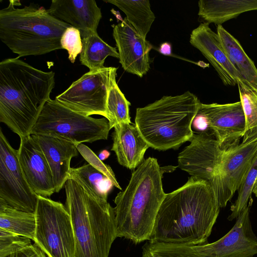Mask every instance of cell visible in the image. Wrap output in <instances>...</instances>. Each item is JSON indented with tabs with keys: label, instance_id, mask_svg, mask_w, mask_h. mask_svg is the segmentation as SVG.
Returning <instances> with one entry per match:
<instances>
[{
	"label": "cell",
	"instance_id": "38",
	"mask_svg": "<svg viewBox=\"0 0 257 257\" xmlns=\"http://www.w3.org/2000/svg\"><path fill=\"white\" fill-rule=\"evenodd\" d=\"M252 193H253L255 196L257 197V179L253 188Z\"/></svg>",
	"mask_w": 257,
	"mask_h": 257
},
{
	"label": "cell",
	"instance_id": "17",
	"mask_svg": "<svg viewBox=\"0 0 257 257\" xmlns=\"http://www.w3.org/2000/svg\"><path fill=\"white\" fill-rule=\"evenodd\" d=\"M190 43L209 61L224 85L235 86L238 80H243L229 62L218 34L211 29L209 24L204 22L194 29Z\"/></svg>",
	"mask_w": 257,
	"mask_h": 257
},
{
	"label": "cell",
	"instance_id": "31",
	"mask_svg": "<svg viewBox=\"0 0 257 257\" xmlns=\"http://www.w3.org/2000/svg\"><path fill=\"white\" fill-rule=\"evenodd\" d=\"M31 240L0 229V257H5L32 244Z\"/></svg>",
	"mask_w": 257,
	"mask_h": 257
},
{
	"label": "cell",
	"instance_id": "28",
	"mask_svg": "<svg viewBox=\"0 0 257 257\" xmlns=\"http://www.w3.org/2000/svg\"><path fill=\"white\" fill-rule=\"evenodd\" d=\"M131 103L119 89L116 79L109 89L107 103L106 113L110 129L120 123L132 122L129 113Z\"/></svg>",
	"mask_w": 257,
	"mask_h": 257
},
{
	"label": "cell",
	"instance_id": "22",
	"mask_svg": "<svg viewBox=\"0 0 257 257\" xmlns=\"http://www.w3.org/2000/svg\"><path fill=\"white\" fill-rule=\"evenodd\" d=\"M217 34L227 57L243 80L257 87V68L241 44L222 25H218Z\"/></svg>",
	"mask_w": 257,
	"mask_h": 257
},
{
	"label": "cell",
	"instance_id": "13",
	"mask_svg": "<svg viewBox=\"0 0 257 257\" xmlns=\"http://www.w3.org/2000/svg\"><path fill=\"white\" fill-rule=\"evenodd\" d=\"M197 114L205 118L222 150L239 144L244 135L246 120L240 101L226 104L201 103Z\"/></svg>",
	"mask_w": 257,
	"mask_h": 257
},
{
	"label": "cell",
	"instance_id": "26",
	"mask_svg": "<svg viewBox=\"0 0 257 257\" xmlns=\"http://www.w3.org/2000/svg\"><path fill=\"white\" fill-rule=\"evenodd\" d=\"M82 50L79 60L81 64L88 67L89 71L95 70L104 66L105 59L108 56L118 58L116 48L105 42L94 32L82 39Z\"/></svg>",
	"mask_w": 257,
	"mask_h": 257
},
{
	"label": "cell",
	"instance_id": "6",
	"mask_svg": "<svg viewBox=\"0 0 257 257\" xmlns=\"http://www.w3.org/2000/svg\"><path fill=\"white\" fill-rule=\"evenodd\" d=\"M201 103L189 91L164 96L138 108L135 124L150 147L159 151L177 149L192 138V124Z\"/></svg>",
	"mask_w": 257,
	"mask_h": 257
},
{
	"label": "cell",
	"instance_id": "29",
	"mask_svg": "<svg viewBox=\"0 0 257 257\" xmlns=\"http://www.w3.org/2000/svg\"><path fill=\"white\" fill-rule=\"evenodd\" d=\"M142 249L141 257H202L189 245L148 241Z\"/></svg>",
	"mask_w": 257,
	"mask_h": 257
},
{
	"label": "cell",
	"instance_id": "1",
	"mask_svg": "<svg viewBox=\"0 0 257 257\" xmlns=\"http://www.w3.org/2000/svg\"><path fill=\"white\" fill-rule=\"evenodd\" d=\"M220 208L212 186L191 176L182 187L166 194L149 241L191 246L204 244Z\"/></svg>",
	"mask_w": 257,
	"mask_h": 257
},
{
	"label": "cell",
	"instance_id": "30",
	"mask_svg": "<svg viewBox=\"0 0 257 257\" xmlns=\"http://www.w3.org/2000/svg\"><path fill=\"white\" fill-rule=\"evenodd\" d=\"M256 179L257 153L242 183L238 189L237 198L234 203L231 206V213L228 217L229 220L236 218L242 211L247 206Z\"/></svg>",
	"mask_w": 257,
	"mask_h": 257
},
{
	"label": "cell",
	"instance_id": "24",
	"mask_svg": "<svg viewBox=\"0 0 257 257\" xmlns=\"http://www.w3.org/2000/svg\"><path fill=\"white\" fill-rule=\"evenodd\" d=\"M0 229L33 240L35 214L17 209L0 201Z\"/></svg>",
	"mask_w": 257,
	"mask_h": 257
},
{
	"label": "cell",
	"instance_id": "34",
	"mask_svg": "<svg viewBox=\"0 0 257 257\" xmlns=\"http://www.w3.org/2000/svg\"><path fill=\"white\" fill-rule=\"evenodd\" d=\"M46 254L35 243L27 245L5 257H47Z\"/></svg>",
	"mask_w": 257,
	"mask_h": 257
},
{
	"label": "cell",
	"instance_id": "33",
	"mask_svg": "<svg viewBox=\"0 0 257 257\" xmlns=\"http://www.w3.org/2000/svg\"><path fill=\"white\" fill-rule=\"evenodd\" d=\"M77 150L82 157L88 162L89 164L108 178L111 181L114 187L120 190L121 189L116 180L114 173L108 165L104 164L98 157L96 156L86 146L80 144L77 146Z\"/></svg>",
	"mask_w": 257,
	"mask_h": 257
},
{
	"label": "cell",
	"instance_id": "7",
	"mask_svg": "<svg viewBox=\"0 0 257 257\" xmlns=\"http://www.w3.org/2000/svg\"><path fill=\"white\" fill-rule=\"evenodd\" d=\"M110 130L106 118H95L80 114L50 98L31 135L58 137L78 146L82 143L107 140Z\"/></svg>",
	"mask_w": 257,
	"mask_h": 257
},
{
	"label": "cell",
	"instance_id": "27",
	"mask_svg": "<svg viewBox=\"0 0 257 257\" xmlns=\"http://www.w3.org/2000/svg\"><path fill=\"white\" fill-rule=\"evenodd\" d=\"M240 101L246 120L242 142L257 139V87L244 80L237 81Z\"/></svg>",
	"mask_w": 257,
	"mask_h": 257
},
{
	"label": "cell",
	"instance_id": "5",
	"mask_svg": "<svg viewBox=\"0 0 257 257\" xmlns=\"http://www.w3.org/2000/svg\"><path fill=\"white\" fill-rule=\"evenodd\" d=\"M11 0L0 11V39L18 57L38 56L62 49L61 37L71 26L51 16L47 10L32 4L18 8Z\"/></svg>",
	"mask_w": 257,
	"mask_h": 257
},
{
	"label": "cell",
	"instance_id": "4",
	"mask_svg": "<svg viewBox=\"0 0 257 257\" xmlns=\"http://www.w3.org/2000/svg\"><path fill=\"white\" fill-rule=\"evenodd\" d=\"M65 206L70 215L75 257H108L117 237L114 208L86 191L74 179L64 185Z\"/></svg>",
	"mask_w": 257,
	"mask_h": 257
},
{
	"label": "cell",
	"instance_id": "36",
	"mask_svg": "<svg viewBox=\"0 0 257 257\" xmlns=\"http://www.w3.org/2000/svg\"><path fill=\"white\" fill-rule=\"evenodd\" d=\"M159 52L164 55H171L172 53L171 45L168 42L162 43L160 47Z\"/></svg>",
	"mask_w": 257,
	"mask_h": 257
},
{
	"label": "cell",
	"instance_id": "37",
	"mask_svg": "<svg viewBox=\"0 0 257 257\" xmlns=\"http://www.w3.org/2000/svg\"><path fill=\"white\" fill-rule=\"evenodd\" d=\"M110 153L108 151L104 150L99 153L98 158L101 161H103L107 159Z\"/></svg>",
	"mask_w": 257,
	"mask_h": 257
},
{
	"label": "cell",
	"instance_id": "32",
	"mask_svg": "<svg viewBox=\"0 0 257 257\" xmlns=\"http://www.w3.org/2000/svg\"><path fill=\"white\" fill-rule=\"evenodd\" d=\"M62 49L67 51L68 59L73 63L82 50V42L80 31L70 26L63 33L60 40Z\"/></svg>",
	"mask_w": 257,
	"mask_h": 257
},
{
	"label": "cell",
	"instance_id": "11",
	"mask_svg": "<svg viewBox=\"0 0 257 257\" xmlns=\"http://www.w3.org/2000/svg\"><path fill=\"white\" fill-rule=\"evenodd\" d=\"M189 142L179 154L178 167L207 182L215 191L223 150L213 135L208 132L194 133Z\"/></svg>",
	"mask_w": 257,
	"mask_h": 257
},
{
	"label": "cell",
	"instance_id": "21",
	"mask_svg": "<svg viewBox=\"0 0 257 257\" xmlns=\"http://www.w3.org/2000/svg\"><path fill=\"white\" fill-rule=\"evenodd\" d=\"M199 17L208 24L218 25L242 13L257 11V0H200Z\"/></svg>",
	"mask_w": 257,
	"mask_h": 257
},
{
	"label": "cell",
	"instance_id": "35",
	"mask_svg": "<svg viewBox=\"0 0 257 257\" xmlns=\"http://www.w3.org/2000/svg\"><path fill=\"white\" fill-rule=\"evenodd\" d=\"M194 128L202 131L201 132H207L206 131L208 128V124L205 118L201 115L197 114L194 118L193 123Z\"/></svg>",
	"mask_w": 257,
	"mask_h": 257
},
{
	"label": "cell",
	"instance_id": "20",
	"mask_svg": "<svg viewBox=\"0 0 257 257\" xmlns=\"http://www.w3.org/2000/svg\"><path fill=\"white\" fill-rule=\"evenodd\" d=\"M113 128L111 150L114 152L120 165L129 169H136L145 160L149 145L135 124L122 122Z\"/></svg>",
	"mask_w": 257,
	"mask_h": 257
},
{
	"label": "cell",
	"instance_id": "15",
	"mask_svg": "<svg viewBox=\"0 0 257 257\" xmlns=\"http://www.w3.org/2000/svg\"><path fill=\"white\" fill-rule=\"evenodd\" d=\"M113 37L124 71L142 77L150 68L149 53L153 46L142 37L125 18L113 29Z\"/></svg>",
	"mask_w": 257,
	"mask_h": 257
},
{
	"label": "cell",
	"instance_id": "3",
	"mask_svg": "<svg viewBox=\"0 0 257 257\" xmlns=\"http://www.w3.org/2000/svg\"><path fill=\"white\" fill-rule=\"evenodd\" d=\"M166 171L157 159L149 157L133 172L127 186L114 200L117 237L136 244L150 240L166 195L162 184Z\"/></svg>",
	"mask_w": 257,
	"mask_h": 257
},
{
	"label": "cell",
	"instance_id": "12",
	"mask_svg": "<svg viewBox=\"0 0 257 257\" xmlns=\"http://www.w3.org/2000/svg\"><path fill=\"white\" fill-rule=\"evenodd\" d=\"M256 153L257 139L223 150L215 191L220 208L239 189Z\"/></svg>",
	"mask_w": 257,
	"mask_h": 257
},
{
	"label": "cell",
	"instance_id": "18",
	"mask_svg": "<svg viewBox=\"0 0 257 257\" xmlns=\"http://www.w3.org/2000/svg\"><path fill=\"white\" fill-rule=\"evenodd\" d=\"M49 14L78 29L82 38L97 32L102 18L100 9L94 0H53Z\"/></svg>",
	"mask_w": 257,
	"mask_h": 257
},
{
	"label": "cell",
	"instance_id": "16",
	"mask_svg": "<svg viewBox=\"0 0 257 257\" xmlns=\"http://www.w3.org/2000/svg\"><path fill=\"white\" fill-rule=\"evenodd\" d=\"M19 163L25 178L38 196L50 197L55 193L51 171L40 146L31 135L20 139Z\"/></svg>",
	"mask_w": 257,
	"mask_h": 257
},
{
	"label": "cell",
	"instance_id": "19",
	"mask_svg": "<svg viewBox=\"0 0 257 257\" xmlns=\"http://www.w3.org/2000/svg\"><path fill=\"white\" fill-rule=\"evenodd\" d=\"M40 146L49 165L55 187L59 192L69 178L70 162L78 155L77 145L53 136L31 135Z\"/></svg>",
	"mask_w": 257,
	"mask_h": 257
},
{
	"label": "cell",
	"instance_id": "10",
	"mask_svg": "<svg viewBox=\"0 0 257 257\" xmlns=\"http://www.w3.org/2000/svg\"><path fill=\"white\" fill-rule=\"evenodd\" d=\"M0 201L17 209L35 213L38 195L28 183L21 167L18 150L0 130Z\"/></svg>",
	"mask_w": 257,
	"mask_h": 257
},
{
	"label": "cell",
	"instance_id": "9",
	"mask_svg": "<svg viewBox=\"0 0 257 257\" xmlns=\"http://www.w3.org/2000/svg\"><path fill=\"white\" fill-rule=\"evenodd\" d=\"M117 68L103 67L89 71L74 81L55 100L80 114L100 115L107 118L106 103L109 89L116 79Z\"/></svg>",
	"mask_w": 257,
	"mask_h": 257
},
{
	"label": "cell",
	"instance_id": "8",
	"mask_svg": "<svg viewBox=\"0 0 257 257\" xmlns=\"http://www.w3.org/2000/svg\"><path fill=\"white\" fill-rule=\"evenodd\" d=\"M34 242L47 257H75L70 215L62 203L38 196Z\"/></svg>",
	"mask_w": 257,
	"mask_h": 257
},
{
	"label": "cell",
	"instance_id": "14",
	"mask_svg": "<svg viewBox=\"0 0 257 257\" xmlns=\"http://www.w3.org/2000/svg\"><path fill=\"white\" fill-rule=\"evenodd\" d=\"M250 206L244 208L230 230L211 243L193 246L202 257H253L257 254V237L251 225Z\"/></svg>",
	"mask_w": 257,
	"mask_h": 257
},
{
	"label": "cell",
	"instance_id": "25",
	"mask_svg": "<svg viewBox=\"0 0 257 257\" xmlns=\"http://www.w3.org/2000/svg\"><path fill=\"white\" fill-rule=\"evenodd\" d=\"M69 178L77 182L93 196L106 201L108 192L114 186L108 178L89 164L71 168Z\"/></svg>",
	"mask_w": 257,
	"mask_h": 257
},
{
	"label": "cell",
	"instance_id": "2",
	"mask_svg": "<svg viewBox=\"0 0 257 257\" xmlns=\"http://www.w3.org/2000/svg\"><path fill=\"white\" fill-rule=\"evenodd\" d=\"M55 87V73L36 68L19 57L0 63V121L20 138L32 130Z\"/></svg>",
	"mask_w": 257,
	"mask_h": 257
},
{
	"label": "cell",
	"instance_id": "23",
	"mask_svg": "<svg viewBox=\"0 0 257 257\" xmlns=\"http://www.w3.org/2000/svg\"><path fill=\"white\" fill-rule=\"evenodd\" d=\"M116 6L126 15L128 22L144 39L150 31L155 16L149 0H104Z\"/></svg>",
	"mask_w": 257,
	"mask_h": 257
}]
</instances>
